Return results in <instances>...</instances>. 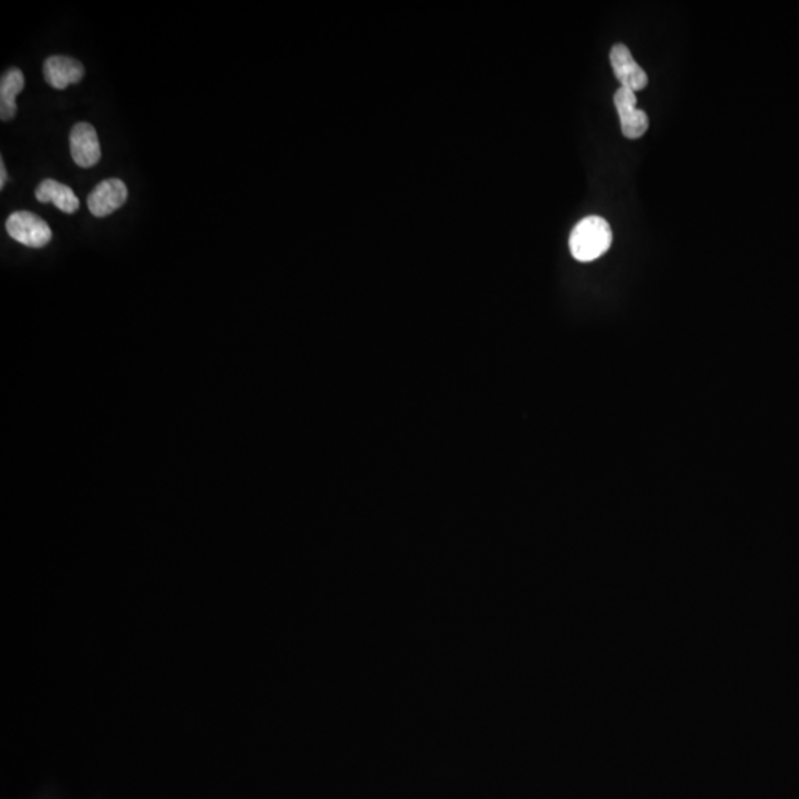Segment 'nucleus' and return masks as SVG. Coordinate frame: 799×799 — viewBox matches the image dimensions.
<instances>
[{"label":"nucleus","mask_w":799,"mask_h":799,"mask_svg":"<svg viewBox=\"0 0 799 799\" xmlns=\"http://www.w3.org/2000/svg\"><path fill=\"white\" fill-rule=\"evenodd\" d=\"M615 105L620 117V126L625 137L638 139L649 130V117L643 110L636 108V95L634 90L620 88L615 94Z\"/></svg>","instance_id":"20e7f679"},{"label":"nucleus","mask_w":799,"mask_h":799,"mask_svg":"<svg viewBox=\"0 0 799 799\" xmlns=\"http://www.w3.org/2000/svg\"><path fill=\"white\" fill-rule=\"evenodd\" d=\"M4 227L13 240L35 249L45 248L52 240L51 227L33 212H13Z\"/></svg>","instance_id":"f03ea898"},{"label":"nucleus","mask_w":799,"mask_h":799,"mask_svg":"<svg viewBox=\"0 0 799 799\" xmlns=\"http://www.w3.org/2000/svg\"><path fill=\"white\" fill-rule=\"evenodd\" d=\"M24 89V74L17 67L8 69L0 79V119L11 121L17 114V95Z\"/></svg>","instance_id":"1a4fd4ad"},{"label":"nucleus","mask_w":799,"mask_h":799,"mask_svg":"<svg viewBox=\"0 0 799 799\" xmlns=\"http://www.w3.org/2000/svg\"><path fill=\"white\" fill-rule=\"evenodd\" d=\"M70 153L80 168H92L101 160L98 133L89 123H78L70 132Z\"/></svg>","instance_id":"39448f33"},{"label":"nucleus","mask_w":799,"mask_h":799,"mask_svg":"<svg viewBox=\"0 0 799 799\" xmlns=\"http://www.w3.org/2000/svg\"><path fill=\"white\" fill-rule=\"evenodd\" d=\"M85 76V69L80 61L71 56L52 55L44 64V78L49 87L63 90L70 85L79 83Z\"/></svg>","instance_id":"0eeeda50"},{"label":"nucleus","mask_w":799,"mask_h":799,"mask_svg":"<svg viewBox=\"0 0 799 799\" xmlns=\"http://www.w3.org/2000/svg\"><path fill=\"white\" fill-rule=\"evenodd\" d=\"M613 232L601 216H586L573 228L570 234V252L580 263L600 258L610 249Z\"/></svg>","instance_id":"f257e3e1"},{"label":"nucleus","mask_w":799,"mask_h":799,"mask_svg":"<svg viewBox=\"0 0 799 799\" xmlns=\"http://www.w3.org/2000/svg\"><path fill=\"white\" fill-rule=\"evenodd\" d=\"M610 63L616 78L622 83V88L636 92V90L644 89L649 85L647 74L634 60L627 45L618 44L611 47Z\"/></svg>","instance_id":"423d86ee"},{"label":"nucleus","mask_w":799,"mask_h":799,"mask_svg":"<svg viewBox=\"0 0 799 799\" xmlns=\"http://www.w3.org/2000/svg\"><path fill=\"white\" fill-rule=\"evenodd\" d=\"M36 198L40 203H54L60 211L74 214L79 211L80 202L78 196L69 185L61 184L55 180H45L36 189Z\"/></svg>","instance_id":"6e6552de"},{"label":"nucleus","mask_w":799,"mask_h":799,"mask_svg":"<svg viewBox=\"0 0 799 799\" xmlns=\"http://www.w3.org/2000/svg\"><path fill=\"white\" fill-rule=\"evenodd\" d=\"M128 200V187L117 178L103 181L88 196V207L97 218H105L121 209Z\"/></svg>","instance_id":"7ed1b4c3"},{"label":"nucleus","mask_w":799,"mask_h":799,"mask_svg":"<svg viewBox=\"0 0 799 799\" xmlns=\"http://www.w3.org/2000/svg\"><path fill=\"white\" fill-rule=\"evenodd\" d=\"M0 189H4V184H6V180H8V173H6V168H4V159L0 160Z\"/></svg>","instance_id":"9d476101"}]
</instances>
